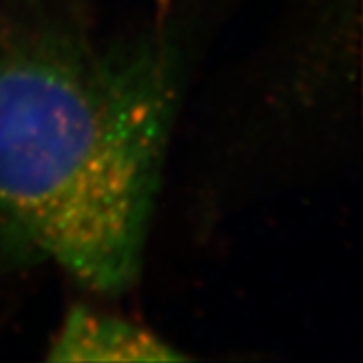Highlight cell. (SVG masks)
I'll return each mask as SVG.
<instances>
[{"mask_svg":"<svg viewBox=\"0 0 363 363\" xmlns=\"http://www.w3.org/2000/svg\"><path fill=\"white\" fill-rule=\"evenodd\" d=\"M172 39L101 43L28 9L0 25V247L97 293L142 269L180 89Z\"/></svg>","mask_w":363,"mask_h":363,"instance_id":"1","label":"cell"},{"mask_svg":"<svg viewBox=\"0 0 363 363\" xmlns=\"http://www.w3.org/2000/svg\"><path fill=\"white\" fill-rule=\"evenodd\" d=\"M142 325L91 307H73L51 341V362H176L184 359Z\"/></svg>","mask_w":363,"mask_h":363,"instance_id":"2","label":"cell"}]
</instances>
